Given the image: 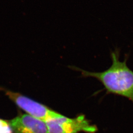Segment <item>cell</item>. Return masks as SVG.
Segmentation results:
<instances>
[{"label":"cell","mask_w":133,"mask_h":133,"mask_svg":"<svg viewBox=\"0 0 133 133\" xmlns=\"http://www.w3.org/2000/svg\"><path fill=\"white\" fill-rule=\"evenodd\" d=\"M120 50L110 53L112 65L102 72H91L77 69L84 77H92L98 79L106 90V94H112L128 99L133 103V71L127 65L128 56L123 61L119 60Z\"/></svg>","instance_id":"1"},{"label":"cell","mask_w":133,"mask_h":133,"mask_svg":"<svg viewBox=\"0 0 133 133\" xmlns=\"http://www.w3.org/2000/svg\"><path fill=\"white\" fill-rule=\"evenodd\" d=\"M45 122L49 133H95L98 131L97 126L91 124L82 114L74 118L61 115Z\"/></svg>","instance_id":"2"},{"label":"cell","mask_w":133,"mask_h":133,"mask_svg":"<svg viewBox=\"0 0 133 133\" xmlns=\"http://www.w3.org/2000/svg\"><path fill=\"white\" fill-rule=\"evenodd\" d=\"M5 93L10 100L27 114L45 122L62 115L49 109L46 106L18 93L7 91Z\"/></svg>","instance_id":"3"},{"label":"cell","mask_w":133,"mask_h":133,"mask_svg":"<svg viewBox=\"0 0 133 133\" xmlns=\"http://www.w3.org/2000/svg\"><path fill=\"white\" fill-rule=\"evenodd\" d=\"M9 122L15 133H49L45 121L28 114L20 115Z\"/></svg>","instance_id":"4"},{"label":"cell","mask_w":133,"mask_h":133,"mask_svg":"<svg viewBox=\"0 0 133 133\" xmlns=\"http://www.w3.org/2000/svg\"><path fill=\"white\" fill-rule=\"evenodd\" d=\"M12 132L9 122L0 119V133H12Z\"/></svg>","instance_id":"5"}]
</instances>
